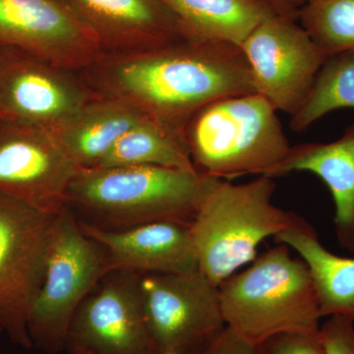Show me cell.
Instances as JSON below:
<instances>
[{"label": "cell", "mask_w": 354, "mask_h": 354, "mask_svg": "<svg viewBox=\"0 0 354 354\" xmlns=\"http://www.w3.org/2000/svg\"><path fill=\"white\" fill-rule=\"evenodd\" d=\"M77 72L0 46V118L50 130L97 97Z\"/></svg>", "instance_id": "cell-11"}, {"label": "cell", "mask_w": 354, "mask_h": 354, "mask_svg": "<svg viewBox=\"0 0 354 354\" xmlns=\"http://www.w3.org/2000/svg\"><path fill=\"white\" fill-rule=\"evenodd\" d=\"M194 354H265L261 346L242 339L225 326L207 346Z\"/></svg>", "instance_id": "cell-25"}, {"label": "cell", "mask_w": 354, "mask_h": 354, "mask_svg": "<svg viewBox=\"0 0 354 354\" xmlns=\"http://www.w3.org/2000/svg\"><path fill=\"white\" fill-rule=\"evenodd\" d=\"M265 354H326L320 330L316 334L276 335L261 344Z\"/></svg>", "instance_id": "cell-23"}, {"label": "cell", "mask_w": 354, "mask_h": 354, "mask_svg": "<svg viewBox=\"0 0 354 354\" xmlns=\"http://www.w3.org/2000/svg\"><path fill=\"white\" fill-rule=\"evenodd\" d=\"M354 108V50L327 57L290 128L300 132L335 109Z\"/></svg>", "instance_id": "cell-21"}, {"label": "cell", "mask_w": 354, "mask_h": 354, "mask_svg": "<svg viewBox=\"0 0 354 354\" xmlns=\"http://www.w3.org/2000/svg\"><path fill=\"white\" fill-rule=\"evenodd\" d=\"M277 113L258 93L223 97L200 109L183 132L197 171L227 180L272 177L291 147Z\"/></svg>", "instance_id": "cell-5"}, {"label": "cell", "mask_w": 354, "mask_h": 354, "mask_svg": "<svg viewBox=\"0 0 354 354\" xmlns=\"http://www.w3.org/2000/svg\"><path fill=\"white\" fill-rule=\"evenodd\" d=\"M67 351H68V353L66 354H92L88 353V351H81V349H67Z\"/></svg>", "instance_id": "cell-27"}, {"label": "cell", "mask_w": 354, "mask_h": 354, "mask_svg": "<svg viewBox=\"0 0 354 354\" xmlns=\"http://www.w3.org/2000/svg\"><path fill=\"white\" fill-rule=\"evenodd\" d=\"M81 73L95 95L127 102L183 139L187 123L207 104L255 93L241 46L225 43L183 39L152 50L102 53Z\"/></svg>", "instance_id": "cell-1"}, {"label": "cell", "mask_w": 354, "mask_h": 354, "mask_svg": "<svg viewBox=\"0 0 354 354\" xmlns=\"http://www.w3.org/2000/svg\"><path fill=\"white\" fill-rule=\"evenodd\" d=\"M319 1V0H307V2Z\"/></svg>", "instance_id": "cell-29"}, {"label": "cell", "mask_w": 354, "mask_h": 354, "mask_svg": "<svg viewBox=\"0 0 354 354\" xmlns=\"http://www.w3.org/2000/svg\"><path fill=\"white\" fill-rule=\"evenodd\" d=\"M137 165L198 171L183 139L151 118L125 133L97 167Z\"/></svg>", "instance_id": "cell-20"}, {"label": "cell", "mask_w": 354, "mask_h": 354, "mask_svg": "<svg viewBox=\"0 0 354 354\" xmlns=\"http://www.w3.org/2000/svg\"><path fill=\"white\" fill-rule=\"evenodd\" d=\"M272 13L290 19L298 20L300 11L304 8L307 0H259Z\"/></svg>", "instance_id": "cell-26"}, {"label": "cell", "mask_w": 354, "mask_h": 354, "mask_svg": "<svg viewBox=\"0 0 354 354\" xmlns=\"http://www.w3.org/2000/svg\"><path fill=\"white\" fill-rule=\"evenodd\" d=\"M109 274L104 249L67 207L53 223L43 281L30 314L32 346L51 354L67 349L77 308Z\"/></svg>", "instance_id": "cell-6"}, {"label": "cell", "mask_w": 354, "mask_h": 354, "mask_svg": "<svg viewBox=\"0 0 354 354\" xmlns=\"http://www.w3.org/2000/svg\"><path fill=\"white\" fill-rule=\"evenodd\" d=\"M225 325L261 346L276 335L316 334L320 311L308 268L278 243L220 286Z\"/></svg>", "instance_id": "cell-4"}, {"label": "cell", "mask_w": 354, "mask_h": 354, "mask_svg": "<svg viewBox=\"0 0 354 354\" xmlns=\"http://www.w3.org/2000/svg\"><path fill=\"white\" fill-rule=\"evenodd\" d=\"M207 179L198 171L153 165L81 169L67 191V207L106 230L162 221L190 225Z\"/></svg>", "instance_id": "cell-2"}, {"label": "cell", "mask_w": 354, "mask_h": 354, "mask_svg": "<svg viewBox=\"0 0 354 354\" xmlns=\"http://www.w3.org/2000/svg\"><path fill=\"white\" fill-rule=\"evenodd\" d=\"M255 93L292 115L302 106L325 55L298 21L272 15L241 44Z\"/></svg>", "instance_id": "cell-9"}, {"label": "cell", "mask_w": 354, "mask_h": 354, "mask_svg": "<svg viewBox=\"0 0 354 354\" xmlns=\"http://www.w3.org/2000/svg\"><path fill=\"white\" fill-rule=\"evenodd\" d=\"M92 30L104 53H135L183 41L162 0H62Z\"/></svg>", "instance_id": "cell-15"}, {"label": "cell", "mask_w": 354, "mask_h": 354, "mask_svg": "<svg viewBox=\"0 0 354 354\" xmlns=\"http://www.w3.org/2000/svg\"><path fill=\"white\" fill-rule=\"evenodd\" d=\"M0 46L78 73L104 53L92 30L62 0H0Z\"/></svg>", "instance_id": "cell-12"}, {"label": "cell", "mask_w": 354, "mask_h": 354, "mask_svg": "<svg viewBox=\"0 0 354 354\" xmlns=\"http://www.w3.org/2000/svg\"><path fill=\"white\" fill-rule=\"evenodd\" d=\"M83 232L101 245L109 272L183 274L198 270L188 223L162 221L106 230L79 220Z\"/></svg>", "instance_id": "cell-14"}, {"label": "cell", "mask_w": 354, "mask_h": 354, "mask_svg": "<svg viewBox=\"0 0 354 354\" xmlns=\"http://www.w3.org/2000/svg\"><path fill=\"white\" fill-rule=\"evenodd\" d=\"M299 255L308 268L322 317H342L354 322V258L330 252L315 228L302 221L274 237Z\"/></svg>", "instance_id": "cell-19"}, {"label": "cell", "mask_w": 354, "mask_h": 354, "mask_svg": "<svg viewBox=\"0 0 354 354\" xmlns=\"http://www.w3.org/2000/svg\"><path fill=\"white\" fill-rule=\"evenodd\" d=\"M81 171L48 130L0 118V195L57 215Z\"/></svg>", "instance_id": "cell-10"}, {"label": "cell", "mask_w": 354, "mask_h": 354, "mask_svg": "<svg viewBox=\"0 0 354 354\" xmlns=\"http://www.w3.org/2000/svg\"><path fill=\"white\" fill-rule=\"evenodd\" d=\"M295 171L316 174L329 188L335 206V227L342 248L354 252V123L330 143L290 147L272 178Z\"/></svg>", "instance_id": "cell-16"}, {"label": "cell", "mask_w": 354, "mask_h": 354, "mask_svg": "<svg viewBox=\"0 0 354 354\" xmlns=\"http://www.w3.org/2000/svg\"><path fill=\"white\" fill-rule=\"evenodd\" d=\"M57 215L0 195V335L25 348L32 346L30 314Z\"/></svg>", "instance_id": "cell-7"}, {"label": "cell", "mask_w": 354, "mask_h": 354, "mask_svg": "<svg viewBox=\"0 0 354 354\" xmlns=\"http://www.w3.org/2000/svg\"><path fill=\"white\" fill-rule=\"evenodd\" d=\"M139 286L147 329L160 353H196L227 326L218 286L199 269L143 274Z\"/></svg>", "instance_id": "cell-8"}, {"label": "cell", "mask_w": 354, "mask_h": 354, "mask_svg": "<svg viewBox=\"0 0 354 354\" xmlns=\"http://www.w3.org/2000/svg\"><path fill=\"white\" fill-rule=\"evenodd\" d=\"M274 178L269 176L243 184L208 176L190 232L198 269L214 285L253 262L264 239L304 221L274 205Z\"/></svg>", "instance_id": "cell-3"}, {"label": "cell", "mask_w": 354, "mask_h": 354, "mask_svg": "<svg viewBox=\"0 0 354 354\" xmlns=\"http://www.w3.org/2000/svg\"><path fill=\"white\" fill-rule=\"evenodd\" d=\"M147 118L127 102L97 95L50 132L76 167L95 169L125 133Z\"/></svg>", "instance_id": "cell-17"}, {"label": "cell", "mask_w": 354, "mask_h": 354, "mask_svg": "<svg viewBox=\"0 0 354 354\" xmlns=\"http://www.w3.org/2000/svg\"><path fill=\"white\" fill-rule=\"evenodd\" d=\"M0 354H2L1 353H0Z\"/></svg>", "instance_id": "cell-30"}, {"label": "cell", "mask_w": 354, "mask_h": 354, "mask_svg": "<svg viewBox=\"0 0 354 354\" xmlns=\"http://www.w3.org/2000/svg\"><path fill=\"white\" fill-rule=\"evenodd\" d=\"M297 21L325 57L354 50V0L307 2Z\"/></svg>", "instance_id": "cell-22"}, {"label": "cell", "mask_w": 354, "mask_h": 354, "mask_svg": "<svg viewBox=\"0 0 354 354\" xmlns=\"http://www.w3.org/2000/svg\"><path fill=\"white\" fill-rule=\"evenodd\" d=\"M326 354H354V322L342 317H330L320 328Z\"/></svg>", "instance_id": "cell-24"}, {"label": "cell", "mask_w": 354, "mask_h": 354, "mask_svg": "<svg viewBox=\"0 0 354 354\" xmlns=\"http://www.w3.org/2000/svg\"><path fill=\"white\" fill-rule=\"evenodd\" d=\"M140 274L109 272L77 308L67 349L92 354H153L147 329Z\"/></svg>", "instance_id": "cell-13"}, {"label": "cell", "mask_w": 354, "mask_h": 354, "mask_svg": "<svg viewBox=\"0 0 354 354\" xmlns=\"http://www.w3.org/2000/svg\"><path fill=\"white\" fill-rule=\"evenodd\" d=\"M153 354H176L174 353H160V351H156V353H153Z\"/></svg>", "instance_id": "cell-28"}, {"label": "cell", "mask_w": 354, "mask_h": 354, "mask_svg": "<svg viewBox=\"0 0 354 354\" xmlns=\"http://www.w3.org/2000/svg\"><path fill=\"white\" fill-rule=\"evenodd\" d=\"M176 18L183 39L241 46L249 35L274 15L259 0H162Z\"/></svg>", "instance_id": "cell-18"}]
</instances>
